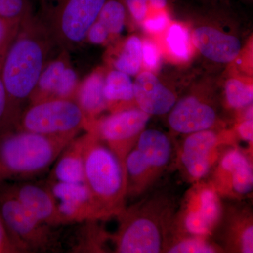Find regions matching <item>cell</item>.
Here are the masks:
<instances>
[{
    "label": "cell",
    "mask_w": 253,
    "mask_h": 253,
    "mask_svg": "<svg viewBox=\"0 0 253 253\" xmlns=\"http://www.w3.org/2000/svg\"><path fill=\"white\" fill-rule=\"evenodd\" d=\"M54 42L49 28L31 18L20 26L0 70L7 99L4 131L16 128L22 105L36 89Z\"/></svg>",
    "instance_id": "1"
},
{
    "label": "cell",
    "mask_w": 253,
    "mask_h": 253,
    "mask_svg": "<svg viewBox=\"0 0 253 253\" xmlns=\"http://www.w3.org/2000/svg\"><path fill=\"white\" fill-rule=\"evenodd\" d=\"M172 201L166 195L156 194L125 208L116 217L119 221L117 231L110 235L115 252H165L174 215Z\"/></svg>",
    "instance_id": "2"
},
{
    "label": "cell",
    "mask_w": 253,
    "mask_h": 253,
    "mask_svg": "<svg viewBox=\"0 0 253 253\" xmlns=\"http://www.w3.org/2000/svg\"><path fill=\"white\" fill-rule=\"evenodd\" d=\"M74 139L50 137L16 128L1 131L0 185L33 181L45 174Z\"/></svg>",
    "instance_id": "3"
},
{
    "label": "cell",
    "mask_w": 253,
    "mask_h": 253,
    "mask_svg": "<svg viewBox=\"0 0 253 253\" xmlns=\"http://www.w3.org/2000/svg\"><path fill=\"white\" fill-rule=\"evenodd\" d=\"M84 184L105 221L116 217L126 207L124 163L104 143L86 131L84 151Z\"/></svg>",
    "instance_id": "4"
},
{
    "label": "cell",
    "mask_w": 253,
    "mask_h": 253,
    "mask_svg": "<svg viewBox=\"0 0 253 253\" xmlns=\"http://www.w3.org/2000/svg\"><path fill=\"white\" fill-rule=\"evenodd\" d=\"M174 147L163 131L145 129L125 159L126 196H139L152 185L172 161Z\"/></svg>",
    "instance_id": "5"
},
{
    "label": "cell",
    "mask_w": 253,
    "mask_h": 253,
    "mask_svg": "<svg viewBox=\"0 0 253 253\" xmlns=\"http://www.w3.org/2000/svg\"><path fill=\"white\" fill-rule=\"evenodd\" d=\"M89 123L76 99H49L23 111L16 129L50 137L74 139Z\"/></svg>",
    "instance_id": "6"
},
{
    "label": "cell",
    "mask_w": 253,
    "mask_h": 253,
    "mask_svg": "<svg viewBox=\"0 0 253 253\" xmlns=\"http://www.w3.org/2000/svg\"><path fill=\"white\" fill-rule=\"evenodd\" d=\"M0 212L11 235L25 253H60L63 251L61 231L40 221L0 185Z\"/></svg>",
    "instance_id": "7"
},
{
    "label": "cell",
    "mask_w": 253,
    "mask_h": 253,
    "mask_svg": "<svg viewBox=\"0 0 253 253\" xmlns=\"http://www.w3.org/2000/svg\"><path fill=\"white\" fill-rule=\"evenodd\" d=\"M222 214L220 195L212 183H195L174 215L169 241L183 236L208 238L217 229Z\"/></svg>",
    "instance_id": "8"
},
{
    "label": "cell",
    "mask_w": 253,
    "mask_h": 253,
    "mask_svg": "<svg viewBox=\"0 0 253 253\" xmlns=\"http://www.w3.org/2000/svg\"><path fill=\"white\" fill-rule=\"evenodd\" d=\"M149 119V115L140 109H124L95 120L86 131L92 133L124 163Z\"/></svg>",
    "instance_id": "9"
},
{
    "label": "cell",
    "mask_w": 253,
    "mask_h": 253,
    "mask_svg": "<svg viewBox=\"0 0 253 253\" xmlns=\"http://www.w3.org/2000/svg\"><path fill=\"white\" fill-rule=\"evenodd\" d=\"M106 0H61L51 28L54 41L72 47L86 39Z\"/></svg>",
    "instance_id": "10"
},
{
    "label": "cell",
    "mask_w": 253,
    "mask_h": 253,
    "mask_svg": "<svg viewBox=\"0 0 253 253\" xmlns=\"http://www.w3.org/2000/svg\"><path fill=\"white\" fill-rule=\"evenodd\" d=\"M221 137L216 131L208 129L186 135L179 149L178 160L181 171L188 180L201 181L215 166Z\"/></svg>",
    "instance_id": "11"
},
{
    "label": "cell",
    "mask_w": 253,
    "mask_h": 253,
    "mask_svg": "<svg viewBox=\"0 0 253 253\" xmlns=\"http://www.w3.org/2000/svg\"><path fill=\"white\" fill-rule=\"evenodd\" d=\"M216 163L212 184L219 195L245 197L253 189V165L247 155L241 150H227Z\"/></svg>",
    "instance_id": "12"
},
{
    "label": "cell",
    "mask_w": 253,
    "mask_h": 253,
    "mask_svg": "<svg viewBox=\"0 0 253 253\" xmlns=\"http://www.w3.org/2000/svg\"><path fill=\"white\" fill-rule=\"evenodd\" d=\"M45 183L57 201L60 212L67 225L89 220L102 221L90 191L84 183L48 179Z\"/></svg>",
    "instance_id": "13"
},
{
    "label": "cell",
    "mask_w": 253,
    "mask_h": 253,
    "mask_svg": "<svg viewBox=\"0 0 253 253\" xmlns=\"http://www.w3.org/2000/svg\"><path fill=\"white\" fill-rule=\"evenodd\" d=\"M20 204L40 221L54 227L67 225L60 212L57 201L45 184L31 181L4 184Z\"/></svg>",
    "instance_id": "14"
},
{
    "label": "cell",
    "mask_w": 253,
    "mask_h": 253,
    "mask_svg": "<svg viewBox=\"0 0 253 253\" xmlns=\"http://www.w3.org/2000/svg\"><path fill=\"white\" fill-rule=\"evenodd\" d=\"M168 113V124L171 129L185 135L212 129L217 119L214 108L194 96L179 100Z\"/></svg>",
    "instance_id": "15"
},
{
    "label": "cell",
    "mask_w": 253,
    "mask_h": 253,
    "mask_svg": "<svg viewBox=\"0 0 253 253\" xmlns=\"http://www.w3.org/2000/svg\"><path fill=\"white\" fill-rule=\"evenodd\" d=\"M134 96L139 109L149 116L167 114L176 102L174 93L150 71L141 73L136 78Z\"/></svg>",
    "instance_id": "16"
},
{
    "label": "cell",
    "mask_w": 253,
    "mask_h": 253,
    "mask_svg": "<svg viewBox=\"0 0 253 253\" xmlns=\"http://www.w3.org/2000/svg\"><path fill=\"white\" fill-rule=\"evenodd\" d=\"M191 38L195 47L214 62H231L241 51V42L237 38L209 26L196 28Z\"/></svg>",
    "instance_id": "17"
},
{
    "label": "cell",
    "mask_w": 253,
    "mask_h": 253,
    "mask_svg": "<svg viewBox=\"0 0 253 253\" xmlns=\"http://www.w3.org/2000/svg\"><path fill=\"white\" fill-rule=\"evenodd\" d=\"M86 134L76 136L63 150L54 162L48 180L84 183V151Z\"/></svg>",
    "instance_id": "18"
},
{
    "label": "cell",
    "mask_w": 253,
    "mask_h": 253,
    "mask_svg": "<svg viewBox=\"0 0 253 253\" xmlns=\"http://www.w3.org/2000/svg\"><path fill=\"white\" fill-rule=\"evenodd\" d=\"M104 73L96 71L79 83L76 100L87 118L89 125L108 108L107 101L104 96Z\"/></svg>",
    "instance_id": "19"
},
{
    "label": "cell",
    "mask_w": 253,
    "mask_h": 253,
    "mask_svg": "<svg viewBox=\"0 0 253 253\" xmlns=\"http://www.w3.org/2000/svg\"><path fill=\"white\" fill-rule=\"evenodd\" d=\"M99 220L79 223L68 239L70 252L73 253H104L105 244L110 235L98 224Z\"/></svg>",
    "instance_id": "20"
},
{
    "label": "cell",
    "mask_w": 253,
    "mask_h": 253,
    "mask_svg": "<svg viewBox=\"0 0 253 253\" xmlns=\"http://www.w3.org/2000/svg\"><path fill=\"white\" fill-rule=\"evenodd\" d=\"M226 226V250L241 253H253V217L249 213H236Z\"/></svg>",
    "instance_id": "21"
},
{
    "label": "cell",
    "mask_w": 253,
    "mask_h": 253,
    "mask_svg": "<svg viewBox=\"0 0 253 253\" xmlns=\"http://www.w3.org/2000/svg\"><path fill=\"white\" fill-rule=\"evenodd\" d=\"M68 65L67 58L63 54L46 63L30 98L31 104L54 98L55 91Z\"/></svg>",
    "instance_id": "22"
},
{
    "label": "cell",
    "mask_w": 253,
    "mask_h": 253,
    "mask_svg": "<svg viewBox=\"0 0 253 253\" xmlns=\"http://www.w3.org/2000/svg\"><path fill=\"white\" fill-rule=\"evenodd\" d=\"M104 92L108 107L114 108L134 99V83L129 75L116 69L105 77Z\"/></svg>",
    "instance_id": "23"
},
{
    "label": "cell",
    "mask_w": 253,
    "mask_h": 253,
    "mask_svg": "<svg viewBox=\"0 0 253 253\" xmlns=\"http://www.w3.org/2000/svg\"><path fill=\"white\" fill-rule=\"evenodd\" d=\"M142 63V42L138 37H129L115 61V68L129 76H135L140 71Z\"/></svg>",
    "instance_id": "24"
},
{
    "label": "cell",
    "mask_w": 253,
    "mask_h": 253,
    "mask_svg": "<svg viewBox=\"0 0 253 253\" xmlns=\"http://www.w3.org/2000/svg\"><path fill=\"white\" fill-rule=\"evenodd\" d=\"M172 239L168 243L165 253H213L221 251L219 246L210 242L206 237L183 236Z\"/></svg>",
    "instance_id": "25"
},
{
    "label": "cell",
    "mask_w": 253,
    "mask_h": 253,
    "mask_svg": "<svg viewBox=\"0 0 253 253\" xmlns=\"http://www.w3.org/2000/svg\"><path fill=\"white\" fill-rule=\"evenodd\" d=\"M126 14V7L122 1L106 0L96 20L104 25L111 36H116L123 31Z\"/></svg>",
    "instance_id": "26"
},
{
    "label": "cell",
    "mask_w": 253,
    "mask_h": 253,
    "mask_svg": "<svg viewBox=\"0 0 253 253\" xmlns=\"http://www.w3.org/2000/svg\"><path fill=\"white\" fill-rule=\"evenodd\" d=\"M225 95L228 104L233 109H244L253 104L252 86L240 80L232 78L226 82Z\"/></svg>",
    "instance_id": "27"
},
{
    "label": "cell",
    "mask_w": 253,
    "mask_h": 253,
    "mask_svg": "<svg viewBox=\"0 0 253 253\" xmlns=\"http://www.w3.org/2000/svg\"><path fill=\"white\" fill-rule=\"evenodd\" d=\"M0 17L21 26L30 18L29 0H0Z\"/></svg>",
    "instance_id": "28"
},
{
    "label": "cell",
    "mask_w": 253,
    "mask_h": 253,
    "mask_svg": "<svg viewBox=\"0 0 253 253\" xmlns=\"http://www.w3.org/2000/svg\"><path fill=\"white\" fill-rule=\"evenodd\" d=\"M167 41L169 49L176 57L181 60L189 59V36L186 28L181 25H172L168 31Z\"/></svg>",
    "instance_id": "29"
},
{
    "label": "cell",
    "mask_w": 253,
    "mask_h": 253,
    "mask_svg": "<svg viewBox=\"0 0 253 253\" xmlns=\"http://www.w3.org/2000/svg\"><path fill=\"white\" fill-rule=\"evenodd\" d=\"M126 9L137 22L142 23L149 11H164L168 0H125Z\"/></svg>",
    "instance_id": "30"
},
{
    "label": "cell",
    "mask_w": 253,
    "mask_h": 253,
    "mask_svg": "<svg viewBox=\"0 0 253 253\" xmlns=\"http://www.w3.org/2000/svg\"><path fill=\"white\" fill-rule=\"evenodd\" d=\"M79 83L77 73L68 65L60 80L53 99H76Z\"/></svg>",
    "instance_id": "31"
},
{
    "label": "cell",
    "mask_w": 253,
    "mask_h": 253,
    "mask_svg": "<svg viewBox=\"0 0 253 253\" xmlns=\"http://www.w3.org/2000/svg\"><path fill=\"white\" fill-rule=\"evenodd\" d=\"M20 26L13 24L0 17V68L10 44L19 29Z\"/></svg>",
    "instance_id": "32"
},
{
    "label": "cell",
    "mask_w": 253,
    "mask_h": 253,
    "mask_svg": "<svg viewBox=\"0 0 253 253\" xmlns=\"http://www.w3.org/2000/svg\"><path fill=\"white\" fill-rule=\"evenodd\" d=\"M0 253H25L11 235L0 212Z\"/></svg>",
    "instance_id": "33"
},
{
    "label": "cell",
    "mask_w": 253,
    "mask_h": 253,
    "mask_svg": "<svg viewBox=\"0 0 253 253\" xmlns=\"http://www.w3.org/2000/svg\"><path fill=\"white\" fill-rule=\"evenodd\" d=\"M143 61L146 68L155 70L159 63L157 46L152 41L146 40L142 43Z\"/></svg>",
    "instance_id": "34"
},
{
    "label": "cell",
    "mask_w": 253,
    "mask_h": 253,
    "mask_svg": "<svg viewBox=\"0 0 253 253\" xmlns=\"http://www.w3.org/2000/svg\"><path fill=\"white\" fill-rule=\"evenodd\" d=\"M169 22V18L166 11L156 13L152 17L147 18L143 21L146 31L151 33H158L163 31Z\"/></svg>",
    "instance_id": "35"
},
{
    "label": "cell",
    "mask_w": 253,
    "mask_h": 253,
    "mask_svg": "<svg viewBox=\"0 0 253 253\" xmlns=\"http://www.w3.org/2000/svg\"><path fill=\"white\" fill-rule=\"evenodd\" d=\"M109 32L104 27V25L101 24L99 21L96 20L92 26L89 28L86 38L90 42L93 44H103L107 41L109 38Z\"/></svg>",
    "instance_id": "36"
},
{
    "label": "cell",
    "mask_w": 253,
    "mask_h": 253,
    "mask_svg": "<svg viewBox=\"0 0 253 253\" xmlns=\"http://www.w3.org/2000/svg\"><path fill=\"white\" fill-rule=\"evenodd\" d=\"M240 138L244 141L253 144V118H246L242 121L237 128Z\"/></svg>",
    "instance_id": "37"
},
{
    "label": "cell",
    "mask_w": 253,
    "mask_h": 253,
    "mask_svg": "<svg viewBox=\"0 0 253 253\" xmlns=\"http://www.w3.org/2000/svg\"><path fill=\"white\" fill-rule=\"evenodd\" d=\"M6 107H7V99H6V91L0 78V132L4 131Z\"/></svg>",
    "instance_id": "38"
},
{
    "label": "cell",
    "mask_w": 253,
    "mask_h": 253,
    "mask_svg": "<svg viewBox=\"0 0 253 253\" xmlns=\"http://www.w3.org/2000/svg\"><path fill=\"white\" fill-rule=\"evenodd\" d=\"M0 70H1V68H0Z\"/></svg>",
    "instance_id": "39"
}]
</instances>
